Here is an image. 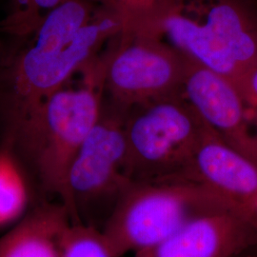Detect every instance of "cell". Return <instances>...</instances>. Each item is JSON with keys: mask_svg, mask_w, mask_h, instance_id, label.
<instances>
[{"mask_svg": "<svg viewBox=\"0 0 257 257\" xmlns=\"http://www.w3.org/2000/svg\"><path fill=\"white\" fill-rule=\"evenodd\" d=\"M85 70L81 87L64 86L12 117L11 147L22 155L40 189L67 210L70 168L103 110V69L92 62Z\"/></svg>", "mask_w": 257, "mask_h": 257, "instance_id": "6da1fadb", "label": "cell"}, {"mask_svg": "<svg viewBox=\"0 0 257 257\" xmlns=\"http://www.w3.org/2000/svg\"><path fill=\"white\" fill-rule=\"evenodd\" d=\"M221 210L236 211L197 179L135 182L101 231L116 257H123L155 246L198 216Z\"/></svg>", "mask_w": 257, "mask_h": 257, "instance_id": "7a4b0ae2", "label": "cell"}, {"mask_svg": "<svg viewBox=\"0 0 257 257\" xmlns=\"http://www.w3.org/2000/svg\"><path fill=\"white\" fill-rule=\"evenodd\" d=\"M206 128L182 93L128 110L125 133L134 181L193 178L194 157Z\"/></svg>", "mask_w": 257, "mask_h": 257, "instance_id": "3957f363", "label": "cell"}, {"mask_svg": "<svg viewBox=\"0 0 257 257\" xmlns=\"http://www.w3.org/2000/svg\"><path fill=\"white\" fill-rule=\"evenodd\" d=\"M127 111L103 107L74 157L68 175V211L73 223L101 230L123 194L135 183L125 133Z\"/></svg>", "mask_w": 257, "mask_h": 257, "instance_id": "277c9868", "label": "cell"}, {"mask_svg": "<svg viewBox=\"0 0 257 257\" xmlns=\"http://www.w3.org/2000/svg\"><path fill=\"white\" fill-rule=\"evenodd\" d=\"M104 62L103 86L111 105L127 111L182 93L189 58L161 37L120 34Z\"/></svg>", "mask_w": 257, "mask_h": 257, "instance_id": "5b68a950", "label": "cell"}, {"mask_svg": "<svg viewBox=\"0 0 257 257\" xmlns=\"http://www.w3.org/2000/svg\"><path fill=\"white\" fill-rule=\"evenodd\" d=\"M121 19L100 5L92 19L65 47L37 49L27 47L11 71V117L36 106L66 86L78 71L94 60L104 42L123 32Z\"/></svg>", "mask_w": 257, "mask_h": 257, "instance_id": "8992f818", "label": "cell"}, {"mask_svg": "<svg viewBox=\"0 0 257 257\" xmlns=\"http://www.w3.org/2000/svg\"><path fill=\"white\" fill-rule=\"evenodd\" d=\"M182 94L214 133L257 164V133L235 83L189 58Z\"/></svg>", "mask_w": 257, "mask_h": 257, "instance_id": "52a82bcc", "label": "cell"}, {"mask_svg": "<svg viewBox=\"0 0 257 257\" xmlns=\"http://www.w3.org/2000/svg\"><path fill=\"white\" fill-rule=\"evenodd\" d=\"M257 246V227L232 210L194 218L133 257H240Z\"/></svg>", "mask_w": 257, "mask_h": 257, "instance_id": "ba28073f", "label": "cell"}, {"mask_svg": "<svg viewBox=\"0 0 257 257\" xmlns=\"http://www.w3.org/2000/svg\"><path fill=\"white\" fill-rule=\"evenodd\" d=\"M193 177L257 227V164L230 147L208 125L195 154Z\"/></svg>", "mask_w": 257, "mask_h": 257, "instance_id": "9c48e42d", "label": "cell"}, {"mask_svg": "<svg viewBox=\"0 0 257 257\" xmlns=\"http://www.w3.org/2000/svg\"><path fill=\"white\" fill-rule=\"evenodd\" d=\"M132 33L166 37L186 57L228 77L239 87L241 74L229 53L184 0H169Z\"/></svg>", "mask_w": 257, "mask_h": 257, "instance_id": "30bf717a", "label": "cell"}, {"mask_svg": "<svg viewBox=\"0 0 257 257\" xmlns=\"http://www.w3.org/2000/svg\"><path fill=\"white\" fill-rule=\"evenodd\" d=\"M184 2L201 18L225 47L238 68L242 80L244 75L257 65L256 3L253 0Z\"/></svg>", "mask_w": 257, "mask_h": 257, "instance_id": "8fae6325", "label": "cell"}, {"mask_svg": "<svg viewBox=\"0 0 257 257\" xmlns=\"http://www.w3.org/2000/svg\"><path fill=\"white\" fill-rule=\"evenodd\" d=\"M72 223L63 204L42 203L0 236V257H63L65 235Z\"/></svg>", "mask_w": 257, "mask_h": 257, "instance_id": "7c38bea8", "label": "cell"}, {"mask_svg": "<svg viewBox=\"0 0 257 257\" xmlns=\"http://www.w3.org/2000/svg\"><path fill=\"white\" fill-rule=\"evenodd\" d=\"M29 201L27 178L15 151L10 146L0 149V227L20 220Z\"/></svg>", "mask_w": 257, "mask_h": 257, "instance_id": "4fadbf2b", "label": "cell"}, {"mask_svg": "<svg viewBox=\"0 0 257 257\" xmlns=\"http://www.w3.org/2000/svg\"><path fill=\"white\" fill-rule=\"evenodd\" d=\"M63 257H116L101 230L72 223L66 232Z\"/></svg>", "mask_w": 257, "mask_h": 257, "instance_id": "5bb4252c", "label": "cell"}, {"mask_svg": "<svg viewBox=\"0 0 257 257\" xmlns=\"http://www.w3.org/2000/svg\"><path fill=\"white\" fill-rule=\"evenodd\" d=\"M12 8L5 28L19 37L32 36L51 10L68 0H11Z\"/></svg>", "mask_w": 257, "mask_h": 257, "instance_id": "9a60e30c", "label": "cell"}, {"mask_svg": "<svg viewBox=\"0 0 257 257\" xmlns=\"http://www.w3.org/2000/svg\"><path fill=\"white\" fill-rule=\"evenodd\" d=\"M115 14L123 23L122 34L131 33L169 0H92Z\"/></svg>", "mask_w": 257, "mask_h": 257, "instance_id": "2e32d148", "label": "cell"}, {"mask_svg": "<svg viewBox=\"0 0 257 257\" xmlns=\"http://www.w3.org/2000/svg\"><path fill=\"white\" fill-rule=\"evenodd\" d=\"M239 91L242 93L248 110H252L257 124V65L251 68L242 78Z\"/></svg>", "mask_w": 257, "mask_h": 257, "instance_id": "e0dca14e", "label": "cell"}, {"mask_svg": "<svg viewBox=\"0 0 257 257\" xmlns=\"http://www.w3.org/2000/svg\"><path fill=\"white\" fill-rule=\"evenodd\" d=\"M240 257H257V256H252V255H248V254H244V255H242V256Z\"/></svg>", "mask_w": 257, "mask_h": 257, "instance_id": "ac0fdd59", "label": "cell"}]
</instances>
